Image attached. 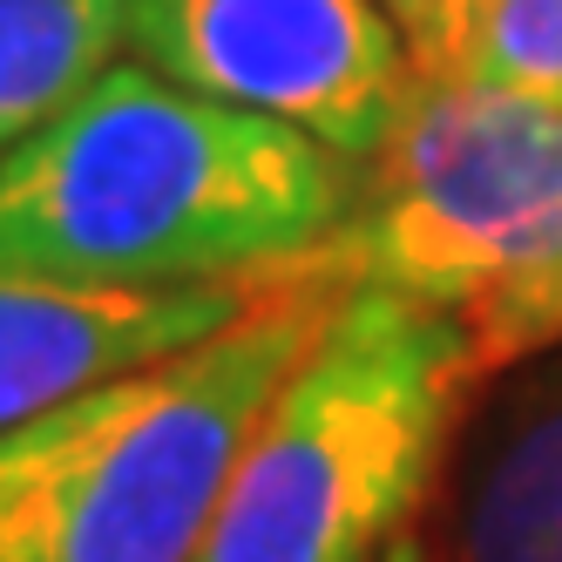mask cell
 I'll use <instances>...</instances> for the list:
<instances>
[{
	"label": "cell",
	"mask_w": 562,
	"mask_h": 562,
	"mask_svg": "<svg viewBox=\"0 0 562 562\" xmlns=\"http://www.w3.org/2000/svg\"><path fill=\"white\" fill-rule=\"evenodd\" d=\"M352 196V156L123 55L0 156V271L82 292L265 285Z\"/></svg>",
	"instance_id": "6da1fadb"
},
{
	"label": "cell",
	"mask_w": 562,
	"mask_h": 562,
	"mask_svg": "<svg viewBox=\"0 0 562 562\" xmlns=\"http://www.w3.org/2000/svg\"><path fill=\"white\" fill-rule=\"evenodd\" d=\"M339 292L292 265L224 333L0 434V562H196L258 414Z\"/></svg>",
	"instance_id": "7a4b0ae2"
},
{
	"label": "cell",
	"mask_w": 562,
	"mask_h": 562,
	"mask_svg": "<svg viewBox=\"0 0 562 562\" xmlns=\"http://www.w3.org/2000/svg\"><path fill=\"white\" fill-rule=\"evenodd\" d=\"M481 373L488 359L454 312L346 285L258 414L196 562H380Z\"/></svg>",
	"instance_id": "3957f363"
},
{
	"label": "cell",
	"mask_w": 562,
	"mask_h": 562,
	"mask_svg": "<svg viewBox=\"0 0 562 562\" xmlns=\"http://www.w3.org/2000/svg\"><path fill=\"white\" fill-rule=\"evenodd\" d=\"M299 265L454 312L488 367L562 339V102L420 82L359 164L352 217Z\"/></svg>",
	"instance_id": "277c9868"
},
{
	"label": "cell",
	"mask_w": 562,
	"mask_h": 562,
	"mask_svg": "<svg viewBox=\"0 0 562 562\" xmlns=\"http://www.w3.org/2000/svg\"><path fill=\"white\" fill-rule=\"evenodd\" d=\"M130 55L352 164L420 95V68L380 0H130Z\"/></svg>",
	"instance_id": "5b68a950"
},
{
	"label": "cell",
	"mask_w": 562,
	"mask_h": 562,
	"mask_svg": "<svg viewBox=\"0 0 562 562\" xmlns=\"http://www.w3.org/2000/svg\"><path fill=\"white\" fill-rule=\"evenodd\" d=\"M258 285H183V292H82L55 278L0 271V434L42 420L149 359H170L224 333Z\"/></svg>",
	"instance_id": "8992f818"
},
{
	"label": "cell",
	"mask_w": 562,
	"mask_h": 562,
	"mask_svg": "<svg viewBox=\"0 0 562 562\" xmlns=\"http://www.w3.org/2000/svg\"><path fill=\"white\" fill-rule=\"evenodd\" d=\"M434 562H562V352L508 380L468 427Z\"/></svg>",
	"instance_id": "52a82bcc"
},
{
	"label": "cell",
	"mask_w": 562,
	"mask_h": 562,
	"mask_svg": "<svg viewBox=\"0 0 562 562\" xmlns=\"http://www.w3.org/2000/svg\"><path fill=\"white\" fill-rule=\"evenodd\" d=\"M130 55V0H0V156Z\"/></svg>",
	"instance_id": "ba28073f"
},
{
	"label": "cell",
	"mask_w": 562,
	"mask_h": 562,
	"mask_svg": "<svg viewBox=\"0 0 562 562\" xmlns=\"http://www.w3.org/2000/svg\"><path fill=\"white\" fill-rule=\"evenodd\" d=\"M461 75L562 102V0H488L468 34Z\"/></svg>",
	"instance_id": "9c48e42d"
},
{
	"label": "cell",
	"mask_w": 562,
	"mask_h": 562,
	"mask_svg": "<svg viewBox=\"0 0 562 562\" xmlns=\"http://www.w3.org/2000/svg\"><path fill=\"white\" fill-rule=\"evenodd\" d=\"M380 8L400 27V42H407L420 82H448V75H461L468 34H474V21H481L488 0H380Z\"/></svg>",
	"instance_id": "30bf717a"
},
{
	"label": "cell",
	"mask_w": 562,
	"mask_h": 562,
	"mask_svg": "<svg viewBox=\"0 0 562 562\" xmlns=\"http://www.w3.org/2000/svg\"><path fill=\"white\" fill-rule=\"evenodd\" d=\"M380 562H434V549H420L414 536H400V542H393V549H386Z\"/></svg>",
	"instance_id": "8fae6325"
}]
</instances>
